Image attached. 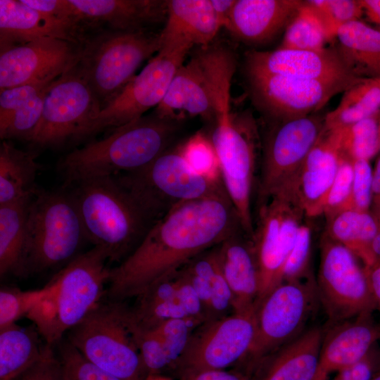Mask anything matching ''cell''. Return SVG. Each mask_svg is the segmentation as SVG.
Here are the masks:
<instances>
[{
	"mask_svg": "<svg viewBox=\"0 0 380 380\" xmlns=\"http://www.w3.org/2000/svg\"><path fill=\"white\" fill-rule=\"evenodd\" d=\"M58 345L65 380H124L89 362L67 339Z\"/></svg>",
	"mask_w": 380,
	"mask_h": 380,
	"instance_id": "40",
	"label": "cell"
},
{
	"mask_svg": "<svg viewBox=\"0 0 380 380\" xmlns=\"http://www.w3.org/2000/svg\"><path fill=\"white\" fill-rule=\"evenodd\" d=\"M303 3L300 0H236L226 28L245 42H266L286 29Z\"/></svg>",
	"mask_w": 380,
	"mask_h": 380,
	"instance_id": "25",
	"label": "cell"
},
{
	"mask_svg": "<svg viewBox=\"0 0 380 380\" xmlns=\"http://www.w3.org/2000/svg\"><path fill=\"white\" fill-rule=\"evenodd\" d=\"M34 327L17 323L0 329V380H15L52 348Z\"/></svg>",
	"mask_w": 380,
	"mask_h": 380,
	"instance_id": "30",
	"label": "cell"
},
{
	"mask_svg": "<svg viewBox=\"0 0 380 380\" xmlns=\"http://www.w3.org/2000/svg\"><path fill=\"white\" fill-rule=\"evenodd\" d=\"M67 334L66 339L101 369L124 380L146 379L131 309L122 301L101 300Z\"/></svg>",
	"mask_w": 380,
	"mask_h": 380,
	"instance_id": "7",
	"label": "cell"
},
{
	"mask_svg": "<svg viewBox=\"0 0 380 380\" xmlns=\"http://www.w3.org/2000/svg\"><path fill=\"white\" fill-rule=\"evenodd\" d=\"M256 127L238 119L226 127H213L209 137L215 150L221 180L244 232L253 239L252 197L256 171Z\"/></svg>",
	"mask_w": 380,
	"mask_h": 380,
	"instance_id": "15",
	"label": "cell"
},
{
	"mask_svg": "<svg viewBox=\"0 0 380 380\" xmlns=\"http://www.w3.org/2000/svg\"><path fill=\"white\" fill-rule=\"evenodd\" d=\"M88 35L74 20L41 13L22 0H0V51L42 37H51L82 45Z\"/></svg>",
	"mask_w": 380,
	"mask_h": 380,
	"instance_id": "20",
	"label": "cell"
},
{
	"mask_svg": "<svg viewBox=\"0 0 380 380\" xmlns=\"http://www.w3.org/2000/svg\"><path fill=\"white\" fill-rule=\"evenodd\" d=\"M343 93L338 106L324 115L323 130L343 128L379 113L380 77L364 78Z\"/></svg>",
	"mask_w": 380,
	"mask_h": 380,
	"instance_id": "34",
	"label": "cell"
},
{
	"mask_svg": "<svg viewBox=\"0 0 380 380\" xmlns=\"http://www.w3.org/2000/svg\"><path fill=\"white\" fill-rule=\"evenodd\" d=\"M51 83L23 84L1 90L0 129L6 125L18 110Z\"/></svg>",
	"mask_w": 380,
	"mask_h": 380,
	"instance_id": "47",
	"label": "cell"
},
{
	"mask_svg": "<svg viewBox=\"0 0 380 380\" xmlns=\"http://www.w3.org/2000/svg\"><path fill=\"white\" fill-rule=\"evenodd\" d=\"M145 380H172L171 378L167 377L162 374H153L146 376Z\"/></svg>",
	"mask_w": 380,
	"mask_h": 380,
	"instance_id": "56",
	"label": "cell"
},
{
	"mask_svg": "<svg viewBox=\"0 0 380 380\" xmlns=\"http://www.w3.org/2000/svg\"><path fill=\"white\" fill-rule=\"evenodd\" d=\"M334 47L341 60L355 76L380 77V31L360 20L342 25Z\"/></svg>",
	"mask_w": 380,
	"mask_h": 380,
	"instance_id": "29",
	"label": "cell"
},
{
	"mask_svg": "<svg viewBox=\"0 0 380 380\" xmlns=\"http://www.w3.org/2000/svg\"><path fill=\"white\" fill-rule=\"evenodd\" d=\"M221 28L210 0H170L160 48L205 47Z\"/></svg>",
	"mask_w": 380,
	"mask_h": 380,
	"instance_id": "26",
	"label": "cell"
},
{
	"mask_svg": "<svg viewBox=\"0 0 380 380\" xmlns=\"http://www.w3.org/2000/svg\"><path fill=\"white\" fill-rule=\"evenodd\" d=\"M317 301L312 277L283 281L269 291L255 306V336L247 356L251 362L258 365L304 332Z\"/></svg>",
	"mask_w": 380,
	"mask_h": 380,
	"instance_id": "9",
	"label": "cell"
},
{
	"mask_svg": "<svg viewBox=\"0 0 380 380\" xmlns=\"http://www.w3.org/2000/svg\"><path fill=\"white\" fill-rule=\"evenodd\" d=\"M163 118L182 120L184 114L213 121L210 84L198 53L175 73L167 93L153 112Z\"/></svg>",
	"mask_w": 380,
	"mask_h": 380,
	"instance_id": "27",
	"label": "cell"
},
{
	"mask_svg": "<svg viewBox=\"0 0 380 380\" xmlns=\"http://www.w3.org/2000/svg\"><path fill=\"white\" fill-rule=\"evenodd\" d=\"M340 138L341 128L322 130L291 184L308 218L323 215L341 158Z\"/></svg>",
	"mask_w": 380,
	"mask_h": 380,
	"instance_id": "21",
	"label": "cell"
},
{
	"mask_svg": "<svg viewBox=\"0 0 380 380\" xmlns=\"http://www.w3.org/2000/svg\"><path fill=\"white\" fill-rule=\"evenodd\" d=\"M182 154L197 172L214 178H220L215 150L209 138L197 132L179 144Z\"/></svg>",
	"mask_w": 380,
	"mask_h": 380,
	"instance_id": "43",
	"label": "cell"
},
{
	"mask_svg": "<svg viewBox=\"0 0 380 380\" xmlns=\"http://www.w3.org/2000/svg\"><path fill=\"white\" fill-rule=\"evenodd\" d=\"M379 113L341 128V156L355 161L369 160L379 152L378 118Z\"/></svg>",
	"mask_w": 380,
	"mask_h": 380,
	"instance_id": "36",
	"label": "cell"
},
{
	"mask_svg": "<svg viewBox=\"0 0 380 380\" xmlns=\"http://www.w3.org/2000/svg\"><path fill=\"white\" fill-rule=\"evenodd\" d=\"M33 195V194H32ZM30 197L0 205V276L25 277Z\"/></svg>",
	"mask_w": 380,
	"mask_h": 380,
	"instance_id": "31",
	"label": "cell"
},
{
	"mask_svg": "<svg viewBox=\"0 0 380 380\" xmlns=\"http://www.w3.org/2000/svg\"><path fill=\"white\" fill-rule=\"evenodd\" d=\"M36 151L18 148L8 140L0 145V205L31 196L37 189L35 179L40 168Z\"/></svg>",
	"mask_w": 380,
	"mask_h": 380,
	"instance_id": "32",
	"label": "cell"
},
{
	"mask_svg": "<svg viewBox=\"0 0 380 380\" xmlns=\"http://www.w3.org/2000/svg\"><path fill=\"white\" fill-rule=\"evenodd\" d=\"M215 16L221 27H227L236 0H210Z\"/></svg>",
	"mask_w": 380,
	"mask_h": 380,
	"instance_id": "53",
	"label": "cell"
},
{
	"mask_svg": "<svg viewBox=\"0 0 380 380\" xmlns=\"http://www.w3.org/2000/svg\"><path fill=\"white\" fill-rule=\"evenodd\" d=\"M248 75H281L299 79L358 82L364 78L352 74L334 48L319 51L277 49L251 51L246 58Z\"/></svg>",
	"mask_w": 380,
	"mask_h": 380,
	"instance_id": "19",
	"label": "cell"
},
{
	"mask_svg": "<svg viewBox=\"0 0 380 380\" xmlns=\"http://www.w3.org/2000/svg\"><path fill=\"white\" fill-rule=\"evenodd\" d=\"M106 251L94 246L65 265L46 284V296L27 317L53 347L79 324L106 293L110 270Z\"/></svg>",
	"mask_w": 380,
	"mask_h": 380,
	"instance_id": "4",
	"label": "cell"
},
{
	"mask_svg": "<svg viewBox=\"0 0 380 380\" xmlns=\"http://www.w3.org/2000/svg\"><path fill=\"white\" fill-rule=\"evenodd\" d=\"M76 68L90 87L100 111L134 78L141 63L160 49V33L148 30L102 28L89 33Z\"/></svg>",
	"mask_w": 380,
	"mask_h": 380,
	"instance_id": "5",
	"label": "cell"
},
{
	"mask_svg": "<svg viewBox=\"0 0 380 380\" xmlns=\"http://www.w3.org/2000/svg\"><path fill=\"white\" fill-rule=\"evenodd\" d=\"M305 217L291 186L258 204L253 237L260 272L258 302L282 282L286 260Z\"/></svg>",
	"mask_w": 380,
	"mask_h": 380,
	"instance_id": "10",
	"label": "cell"
},
{
	"mask_svg": "<svg viewBox=\"0 0 380 380\" xmlns=\"http://www.w3.org/2000/svg\"><path fill=\"white\" fill-rule=\"evenodd\" d=\"M316 286L329 325L372 314L376 310L365 267L359 264L358 258L324 233L320 241Z\"/></svg>",
	"mask_w": 380,
	"mask_h": 380,
	"instance_id": "11",
	"label": "cell"
},
{
	"mask_svg": "<svg viewBox=\"0 0 380 380\" xmlns=\"http://www.w3.org/2000/svg\"><path fill=\"white\" fill-rule=\"evenodd\" d=\"M49 86L13 115L6 125L0 129V137L2 140L17 139L30 142L41 120L44 99Z\"/></svg>",
	"mask_w": 380,
	"mask_h": 380,
	"instance_id": "38",
	"label": "cell"
},
{
	"mask_svg": "<svg viewBox=\"0 0 380 380\" xmlns=\"http://www.w3.org/2000/svg\"><path fill=\"white\" fill-rule=\"evenodd\" d=\"M255 331V309L205 322L194 331L172 368L182 377L224 369L248 355Z\"/></svg>",
	"mask_w": 380,
	"mask_h": 380,
	"instance_id": "14",
	"label": "cell"
},
{
	"mask_svg": "<svg viewBox=\"0 0 380 380\" xmlns=\"http://www.w3.org/2000/svg\"><path fill=\"white\" fill-rule=\"evenodd\" d=\"M333 380H351L348 376L345 370H342L338 372L337 375L333 379Z\"/></svg>",
	"mask_w": 380,
	"mask_h": 380,
	"instance_id": "57",
	"label": "cell"
},
{
	"mask_svg": "<svg viewBox=\"0 0 380 380\" xmlns=\"http://www.w3.org/2000/svg\"><path fill=\"white\" fill-rule=\"evenodd\" d=\"M99 112L90 87L75 65L49 86L41 120L29 144L36 151L82 141Z\"/></svg>",
	"mask_w": 380,
	"mask_h": 380,
	"instance_id": "12",
	"label": "cell"
},
{
	"mask_svg": "<svg viewBox=\"0 0 380 380\" xmlns=\"http://www.w3.org/2000/svg\"><path fill=\"white\" fill-rule=\"evenodd\" d=\"M87 241L121 262L158 220L118 176L83 179L69 186Z\"/></svg>",
	"mask_w": 380,
	"mask_h": 380,
	"instance_id": "3",
	"label": "cell"
},
{
	"mask_svg": "<svg viewBox=\"0 0 380 380\" xmlns=\"http://www.w3.org/2000/svg\"><path fill=\"white\" fill-rule=\"evenodd\" d=\"M364 13L380 26V0H360Z\"/></svg>",
	"mask_w": 380,
	"mask_h": 380,
	"instance_id": "54",
	"label": "cell"
},
{
	"mask_svg": "<svg viewBox=\"0 0 380 380\" xmlns=\"http://www.w3.org/2000/svg\"><path fill=\"white\" fill-rule=\"evenodd\" d=\"M265 135L258 184V204L294 181L307 155L319 138L324 116L316 113L275 120Z\"/></svg>",
	"mask_w": 380,
	"mask_h": 380,
	"instance_id": "13",
	"label": "cell"
},
{
	"mask_svg": "<svg viewBox=\"0 0 380 380\" xmlns=\"http://www.w3.org/2000/svg\"><path fill=\"white\" fill-rule=\"evenodd\" d=\"M376 344L363 357L344 369L351 380H371L380 369V348Z\"/></svg>",
	"mask_w": 380,
	"mask_h": 380,
	"instance_id": "49",
	"label": "cell"
},
{
	"mask_svg": "<svg viewBox=\"0 0 380 380\" xmlns=\"http://www.w3.org/2000/svg\"><path fill=\"white\" fill-rule=\"evenodd\" d=\"M116 176L158 220L182 203L227 194L220 178L201 174L189 164L179 144L146 166Z\"/></svg>",
	"mask_w": 380,
	"mask_h": 380,
	"instance_id": "8",
	"label": "cell"
},
{
	"mask_svg": "<svg viewBox=\"0 0 380 380\" xmlns=\"http://www.w3.org/2000/svg\"><path fill=\"white\" fill-rule=\"evenodd\" d=\"M183 380H253L249 375L224 369L208 370L188 374Z\"/></svg>",
	"mask_w": 380,
	"mask_h": 380,
	"instance_id": "50",
	"label": "cell"
},
{
	"mask_svg": "<svg viewBox=\"0 0 380 380\" xmlns=\"http://www.w3.org/2000/svg\"><path fill=\"white\" fill-rule=\"evenodd\" d=\"M378 132H379V152L380 153V113L378 118Z\"/></svg>",
	"mask_w": 380,
	"mask_h": 380,
	"instance_id": "58",
	"label": "cell"
},
{
	"mask_svg": "<svg viewBox=\"0 0 380 380\" xmlns=\"http://www.w3.org/2000/svg\"><path fill=\"white\" fill-rule=\"evenodd\" d=\"M369 288L374 298L376 310L380 313V260L369 266H364Z\"/></svg>",
	"mask_w": 380,
	"mask_h": 380,
	"instance_id": "51",
	"label": "cell"
},
{
	"mask_svg": "<svg viewBox=\"0 0 380 380\" xmlns=\"http://www.w3.org/2000/svg\"><path fill=\"white\" fill-rule=\"evenodd\" d=\"M15 380H65L58 358L53 349Z\"/></svg>",
	"mask_w": 380,
	"mask_h": 380,
	"instance_id": "48",
	"label": "cell"
},
{
	"mask_svg": "<svg viewBox=\"0 0 380 380\" xmlns=\"http://www.w3.org/2000/svg\"><path fill=\"white\" fill-rule=\"evenodd\" d=\"M371 380H380V369L378 370V372L375 374V375Z\"/></svg>",
	"mask_w": 380,
	"mask_h": 380,
	"instance_id": "59",
	"label": "cell"
},
{
	"mask_svg": "<svg viewBox=\"0 0 380 380\" xmlns=\"http://www.w3.org/2000/svg\"><path fill=\"white\" fill-rule=\"evenodd\" d=\"M46 287L21 290L4 286L0 290V329L15 324L26 317L46 296Z\"/></svg>",
	"mask_w": 380,
	"mask_h": 380,
	"instance_id": "37",
	"label": "cell"
},
{
	"mask_svg": "<svg viewBox=\"0 0 380 380\" xmlns=\"http://www.w3.org/2000/svg\"><path fill=\"white\" fill-rule=\"evenodd\" d=\"M372 254L375 261L380 260V227L371 246Z\"/></svg>",
	"mask_w": 380,
	"mask_h": 380,
	"instance_id": "55",
	"label": "cell"
},
{
	"mask_svg": "<svg viewBox=\"0 0 380 380\" xmlns=\"http://www.w3.org/2000/svg\"><path fill=\"white\" fill-rule=\"evenodd\" d=\"M353 179V161L341 156L336 175L325 201L323 215L326 217L345 208L351 195Z\"/></svg>",
	"mask_w": 380,
	"mask_h": 380,
	"instance_id": "45",
	"label": "cell"
},
{
	"mask_svg": "<svg viewBox=\"0 0 380 380\" xmlns=\"http://www.w3.org/2000/svg\"><path fill=\"white\" fill-rule=\"evenodd\" d=\"M326 219V235L352 251L365 267L375 262L371 246L379 225L370 212L347 209Z\"/></svg>",
	"mask_w": 380,
	"mask_h": 380,
	"instance_id": "33",
	"label": "cell"
},
{
	"mask_svg": "<svg viewBox=\"0 0 380 380\" xmlns=\"http://www.w3.org/2000/svg\"><path fill=\"white\" fill-rule=\"evenodd\" d=\"M201 321L193 317L166 320L153 328L161 338L171 363V368L183 354L187 344Z\"/></svg>",
	"mask_w": 380,
	"mask_h": 380,
	"instance_id": "41",
	"label": "cell"
},
{
	"mask_svg": "<svg viewBox=\"0 0 380 380\" xmlns=\"http://www.w3.org/2000/svg\"><path fill=\"white\" fill-rule=\"evenodd\" d=\"M78 20L89 32L107 28L118 31L148 30L166 20L167 1L70 0Z\"/></svg>",
	"mask_w": 380,
	"mask_h": 380,
	"instance_id": "23",
	"label": "cell"
},
{
	"mask_svg": "<svg viewBox=\"0 0 380 380\" xmlns=\"http://www.w3.org/2000/svg\"><path fill=\"white\" fill-rule=\"evenodd\" d=\"M240 228L239 215L227 194L177 205L153 224L130 255L111 268L108 299L137 298Z\"/></svg>",
	"mask_w": 380,
	"mask_h": 380,
	"instance_id": "1",
	"label": "cell"
},
{
	"mask_svg": "<svg viewBox=\"0 0 380 380\" xmlns=\"http://www.w3.org/2000/svg\"><path fill=\"white\" fill-rule=\"evenodd\" d=\"M217 253L232 295L233 312L255 309L260 272L253 239L240 228L217 246Z\"/></svg>",
	"mask_w": 380,
	"mask_h": 380,
	"instance_id": "24",
	"label": "cell"
},
{
	"mask_svg": "<svg viewBox=\"0 0 380 380\" xmlns=\"http://www.w3.org/2000/svg\"><path fill=\"white\" fill-rule=\"evenodd\" d=\"M306 219L300 227L296 242L286 260L283 281L301 280L312 277L309 270L312 227Z\"/></svg>",
	"mask_w": 380,
	"mask_h": 380,
	"instance_id": "44",
	"label": "cell"
},
{
	"mask_svg": "<svg viewBox=\"0 0 380 380\" xmlns=\"http://www.w3.org/2000/svg\"><path fill=\"white\" fill-rule=\"evenodd\" d=\"M182 120L153 113L112 129L107 137L76 148L58 163L65 184L139 170L172 147Z\"/></svg>",
	"mask_w": 380,
	"mask_h": 380,
	"instance_id": "2",
	"label": "cell"
},
{
	"mask_svg": "<svg viewBox=\"0 0 380 380\" xmlns=\"http://www.w3.org/2000/svg\"><path fill=\"white\" fill-rule=\"evenodd\" d=\"M87 241L70 192L37 189L28 209L25 277L63 267Z\"/></svg>",
	"mask_w": 380,
	"mask_h": 380,
	"instance_id": "6",
	"label": "cell"
},
{
	"mask_svg": "<svg viewBox=\"0 0 380 380\" xmlns=\"http://www.w3.org/2000/svg\"><path fill=\"white\" fill-rule=\"evenodd\" d=\"M321 18L329 41L335 39L338 30L343 25L360 20L364 13L360 0L307 1Z\"/></svg>",
	"mask_w": 380,
	"mask_h": 380,
	"instance_id": "39",
	"label": "cell"
},
{
	"mask_svg": "<svg viewBox=\"0 0 380 380\" xmlns=\"http://www.w3.org/2000/svg\"><path fill=\"white\" fill-rule=\"evenodd\" d=\"M82 45L42 37L0 51V91L29 84H49L77 64Z\"/></svg>",
	"mask_w": 380,
	"mask_h": 380,
	"instance_id": "18",
	"label": "cell"
},
{
	"mask_svg": "<svg viewBox=\"0 0 380 380\" xmlns=\"http://www.w3.org/2000/svg\"><path fill=\"white\" fill-rule=\"evenodd\" d=\"M324 329L312 327L265 359L255 380H314Z\"/></svg>",
	"mask_w": 380,
	"mask_h": 380,
	"instance_id": "28",
	"label": "cell"
},
{
	"mask_svg": "<svg viewBox=\"0 0 380 380\" xmlns=\"http://www.w3.org/2000/svg\"><path fill=\"white\" fill-rule=\"evenodd\" d=\"M189 51L187 48H160L121 93L91 122L84 139L113 129L143 116L164 99L169 86Z\"/></svg>",
	"mask_w": 380,
	"mask_h": 380,
	"instance_id": "16",
	"label": "cell"
},
{
	"mask_svg": "<svg viewBox=\"0 0 380 380\" xmlns=\"http://www.w3.org/2000/svg\"><path fill=\"white\" fill-rule=\"evenodd\" d=\"M380 340V324L372 314L330 324L324 329L314 380H326L330 374L349 368Z\"/></svg>",
	"mask_w": 380,
	"mask_h": 380,
	"instance_id": "22",
	"label": "cell"
},
{
	"mask_svg": "<svg viewBox=\"0 0 380 380\" xmlns=\"http://www.w3.org/2000/svg\"><path fill=\"white\" fill-rule=\"evenodd\" d=\"M134 331L146 376L161 374L163 370L171 368L165 346L155 329L142 328L134 320Z\"/></svg>",
	"mask_w": 380,
	"mask_h": 380,
	"instance_id": "42",
	"label": "cell"
},
{
	"mask_svg": "<svg viewBox=\"0 0 380 380\" xmlns=\"http://www.w3.org/2000/svg\"><path fill=\"white\" fill-rule=\"evenodd\" d=\"M248 77L255 103L275 120L314 114L335 95L359 82L312 80L270 75Z\"/></svg>",
	"mask_w": 380,
	"mask_h": 380,
	"instance_id": "17",
	"label": "cell"
},
{
	"mask_svg": "<svg viewBox=\"0 0 380 380\" xmlns=\"http://www.w3.org/2000/svg\"><path fill=\"white\" fill-rule=\"evenodd\" d=\"M353 165L351 195L343 210L370 212L373 170L368 160H357L353 161Z\"/></svg>",
	"mask_w": 380,
	"mask_h": 380,
	"instance_id": "46",
	"label": "cell"
},
{
	"mask_svg": "<svg viewBox=\"0 0 380 380\" xmlns=\"http://www.w3.org/2000/svg\"><path fill=\"white\" fill-rule=\"evenodd\" d=\"M370 213L380 227V158L373 170Z\"/></svg>",
	"mask_w": 380,
	"mask_h": 380,
	"instance_id": "52",
	"label": "cell"
},
{
	"mask_svg": "<svg viewBox=\"0 0 380 380\" xmlns=\"http://www.w3.org/2000/svg\"><path fill=\"white\" fill-rule=\"evenodd\" d=\"M329 42L325 27L312 6L305 1L286 26L279 49L319 51Z\"/></svg>",
	"mask_w": 380,
	"mask_h": 380,
	"instance_id": "35",
	"label": "cell"
}]
</instances>
